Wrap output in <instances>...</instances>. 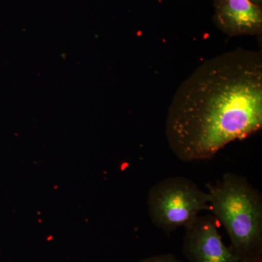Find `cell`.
Listing matches in <instances>:
<instances>
[{"instance_id": "6da1fadb", "label": "cell", "mask_w": 262, "mask_h": 262, "mask_svg": "<svg viewBox=\"0 0 262 262\" xmlns=\"http://www.w3.org/2000/svg\"><path fill=\"white\" fill-rule=\"evenodd\" d=\"M262 127V53L238 48L206 61L181 84L165 134L184 162L212 159Z\"/></svg>"}, {"instance_id": "7a4b0ae2", "label": "cell", "mask_w": 262, "mask_h": 262, "mask_svg": "<svg viewBox=\"0 0 262 262\" xmlns=\"http://www.w3.org/2000/svg\"><path fill=\"white\" fill-rule=\"evenodd\" d=\"M210 211L225 227L239 260L261 256L262 196L243 176L228 172L207 184Z\"/></svg>"}, {"instance_id": "3957f363", "label": "cell", "mask_w": 262, "mask_h": 262, "mask_svg": "<svg viewBox=\"0 0 262 262\" xmlns=\"http://www.w3.org/2000/svg\"><path fill=\"white\" fill-rule=\"evenodd\" d=\"M147 206L152 223L170 233L192 223L200 212L210 211L209 196L190 179L169 177L150 189Z\"/></svg>"}, {"instance_id": "277c9868", "label": "cell", "mask_w": 262, "mask_h": 262, "mask_svg": "<svg viewBox=\"0 0 262 262\" xmlns=\"http://www.w3.org/2000/svg\"><path fill=\"white\" fill-rule=\"evenodd\" d=\"M183 253L191 262H239L219 232L213 215H198L185 227Z\"/></svg>"}, {"instance_id": "5b68a950", "label": "cell", "mask_w": 262, "mask_h": 262, "mask_svg": "<svg viewBox=\"0 0 262 262\" xmlns=\"http://www.w3.org/2000/svg\"><path fill=\"white\" fill-rule=\"evenodd\" d=\"M213 21L229 37L261 36V5L250 0H213Z\"/></svg>"}, {"instance_id": "8992f818", "label": "cell", "mask_w": 262, "mask_h": 262, "mask_svg": "<svg viewBox=\"0 0 262 262\" xmlns=\"http://www.w3.org/2000/svg\"><path fill=\"white\" fill-rule=\"evenodd\" d=\"M139 262H182L172 254H161L150 256Z\"/></svg>"}, {"instance_id": "52a82bcc", "label": "cell", "mask_w": 262, "mask_h": 262, "mask_svg": "<svg viewBox=\"0 0 262 262\" xmlns=\"http://www.w3.org/2000/svg\"><path fill=\"white\" fill-rule=\"evenodd\" d=\"M239 262H262L261 256L258 257L246 258V259L239 260Z\"/></svg>"}, {"instance_id": "ba28073f", "label": "cell", "mask_w": 262, "mask_h": 262, "mask_svg": "<svg viewBox=\"0 0 262 262\" xmlns=\"http://www.w3.org/2000/svg\"><path fill=\"white\" fill-rule=\"evenodd\" d=\"M250 1L256 5H261L262 4V0H250Z\"/></svg>"}]
</instances>
